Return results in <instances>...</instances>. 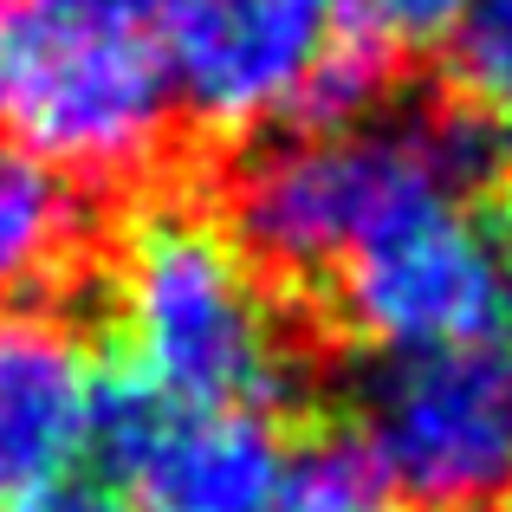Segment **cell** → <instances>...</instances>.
Masks as SVG:
<instances>
[{
    "mask_svg": "<svg viewBox=\"0 0 512 512\" xmlns=\"http://www.w3.org/2000/svg\"><path fill=\"white\" fill-rule=\"evenodd\" d=\"M344 26V0H182L163 33L175 117L221 156L292 124Z\"/></svg>",
    "mask_w": 512,
    "mask_h": 512,
    "instance_id": "52a82bcc",
    "label": "cell"
},
{
    "mask_svg": "<svg viewBox=\"0 0 512 512\" xmlns=\"http://www.w3.org/2000/svg\"><path fill=\"white\" fill-rule=\"evenodd\" d=\"M273 512H402V506L376 480V467L357 448V435L350 428H325V435L299 441L286 454Z\"/></svg>",
    "mask_w": 512,
    "mask_h": 512,
    "instance_id": "30bf717a",
    "label": "cell"
},
{
    "mask_svg": "<svg viewBox=\"0 0 512 512\" xmlns=\"http://www.w3.org/2000/svg\"><path fill=\"white\" fill-rule=\"evenodd\" d=\"M487 208V247H493V266H500V286H506V312H512V182L500 188L493 201H480Z\"/></svg>",
    "mask_w": 512,
    "mask_h": 512,
    "instance_id": "5bb4252c",
    "label": "cell"
},
{
    "mask_svg": "<svg viewBox=\"0 0 512 512\" xmlns=\"http://www.w3.org/2000/svg\"><path fill=\"white\" fill-rule=\"evenodd\" d=\"M182 0H0V117L65 182H143L175 150L163 33Z\"/></svg>",
    "mask_w": 512,
    "mask_h": 512,
    "instance_id": "7a4b0ae2",
    "label": "cell"
},
{
    "mask_svg": "<svg viewBox=\"0 0 512 512\" xmlns=\"http://www.w3.org/2000/svg\"><path fill=\"white\" fill-rule=\"evenodd\" d=\"M0 46H7V20H0Z\"/></svg>",
    "mask_w": 512,
    "mask_h": 512,
    "instance_id": "9a60e30c",
    "label": "cell"
},
{
    "mask_svg": "<svg viewBox=\"0 0 512 512\" xmlns=\"http://www.w3.org/2000/svg\"><path fill=\"white\" fill-rule=\"evenodd\" d=\"M441 65H448L441 91L512 124V0H467V13L441 46Z\"/></svg>",
    "mask_w": 512,
    "mask_h": 512,
    "instance_id": "8fae6325",
    "label": "cell"
},
{
    "mask_svg": "<svg viewBox=\"0 0 512 512\" xmlns=\"http://www.w3.org/2000/svg\"><path fill=\"white\" fill-rule=\"evenodd\" d=\"M493 512H512V500H506V506H493Z\"/></svg>",
    "mask_w": 512,
    "mask_h": 512,
    "instance_id": "2e32d148",
    "label": "cell"
},
{
    "mask_svg": "<svg viewBox=\"0 0 512 512\" xmlns=\"http://www.w3.org/2000/svg\"><path fill=\"white\" fill-rule=\"evenodd\" d=\"M91 247V208L52 163L0 143V305L78 273Z\"/></svg>",
    "mask_w": 512,
    "mask_h": 512,
    "instance_id": "9c48e42d",
    "label": "cell"
},
{
    "mask_svg": "<svg viewBox=\"0 0 512 512\" xmlns=\"http://www.w3.org/2000/svg\"><path fill=\"white\" fill-rule=\"evenodd\" d=\"M357 448L402 512H493L512 500V350L461 344L376 357L357 383Z\"/></svg>",
    "mask_w": 512,
    "mask_h": 512,
    "instance_id": "277c9868",
    "label": "cell"
},
{
    "mask_svg": "<svg viewBox=\"0 0 512 512\" xmlns=\"http://www.w3.org/2000/svg\"><path fill=\"white\" fill-rule=\"evenodd\" d=\"M98 363L46 305L0 312V500L20 506L72 480L91 454Z\"/></svg>",
    "mask_w": 512,
    "mask_h": 512,
    "instance_id": "ba28073f",
    "label": "cell"
},
{
    "mask_svg": "<svg viewBox=\"0 0 512 512\" xmlns=\"http://www.w3.org/2000/svg\"><path fill=\"white\" fill-rule=\"evenodd\" d=\"M506 318L512 312L487 227H474L461 208H428L396 221L389 234L350 253L318 299L325 338L376 350V357L493 344Z\"/></svg>",
    "mask_w": 512,
    "mask_h": 512,
    "instance_id": "5b68a950",
    "label": "cell"
},
{
    "mask_svg": "<svg viewBox=\"0 0 512 512\" xmlns=\"http://www.w3.org/2000/svg\"><path fill=\"white\" fill-rule=\"evenodd\" d=\"M428 208H461L422 150L409 111H383L350 130H286L227 156L221 227L247 266L286 305L318 318L338 266L396 221Z\"/></svg>",
    "mask_w": 512,
    "mask_h": 512,
    "instance_id": "3957f363",
    "label": "cell"
},
{
    "mask_svg": "<svg viewBox=\"0 0 512 512\" xmlns=\"http://www.w3.org/2000/svg\"><path fill=\"white\" fill-rule=\"evenodd\" d=\"M91 454L130 512H273L292 441L260 409H175L124 363L98 370Z\"/></svg>",
    "mask_w": 512,
    "mask_h": 512,
    "instance_id": "8992f818",
    "label": "cell"
},
{
    "mask_svg": "<svg viewBox=\"0 0 512 512\" xmlns=\"http://www.w3.org/2000/svg\"><path fill=\"white\" fill-rule=\"evenodd\" d=\"M111 325L117 363L175 409L279 415L331 357L325 325L279 299L195 201L130 214L111 260Z\"/></svg>",
    "mask_w": 512,
    "mask_h": 512,
    "instance_id": "6da1fadb",
    "label": "cell"
},
{
    "mask_svg": "<svg viewBox=\"0 0 512 512\" xmlns=\"http://www.w3.org/2000/svg\"><path fill=\"white\" fill-rule=\"evenodd\" d=\"M344 7L376 46H389L402 65H409L415 52L448 46V33L467 13V0H344Z\"/></svg>",
    "mask_w": 512,
    "mask_h": 512,
    "instance_id": "7c38bea8",
    "label": "cell"
},
{
    "mask_svg": "<svg viewBox=\"0 0 512 512\" xmlns=\"http://www.w3.org/2000/svg\"><path fill=\"white\" fill-rule=\"evenodd\" d=\"M13 512H130V506L117 500L111 487H78V480H65V487H52V493H33V500H20Z\"/></svg>",
    "mask_w": 512,
    "mask_h": 512,
    "instance_id": "4fadbf2b",
    "label": "cell"
}]
</instances>
